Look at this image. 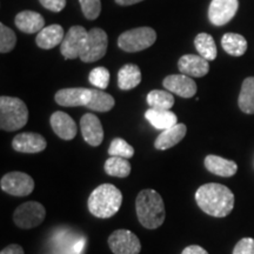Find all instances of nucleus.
<instances>
[{
	"label": "nucleus",
	"mask_w": 254,
	"mask_h": 254,
	"mask_svg": "<svg viewBox=\"0 0 254 254\" xmlns=\"http://www.w3.org/2000/svg\"><path fill=\"white\" fill-rule=\"evenodd\" d=\"M164 86L171 93L182 98H192L196 93V84L185 74H172L164 79Z\"/></svg>",
	"instance_id": "nucleus-13"
},
{
	"label": "nucleus",
	"mask_w": 254,
	"mask_h": 254,
	"mask_svg": "<svg viewBox=\"0 0 254 254\" xmlns=\"http://www.w3.org/2000/svg\"><path fill=\"white\" fill-rule=\"evenodd\" d=\"M92 97L90 88H63L56 93L57 104L64 107L87 106Z\"/></svg>",
	"instance_id": "nucleus-12"
},
{
	"label": "nucleus",
	"mask_w": 254,
	"mask_h": 254,
	"mask_svg": "<svg viewBox=\"0 0 254 254\" xmlns=\"http://www.w3.org/2000/svg\"><path fill=\"white\" fill-rule=\"evenodd\" d=\"M109 246L114 254H139L140 240L128 230H117L109 238Z\"/></svg>",
	"instance_id": "nucleus-9"
},
{
	"label": "nucleus",
	"mask_w": 254,
	"mask_h": 254,
	"mask_svg": "<svg viewBox=\"0 0 254 254\" xmlns=\"http://www.w3.org/2000/svg\"><path fill=\"white\" fill-rule=\"evenodd\" d=\"M44 7L52 12H60L65 8L66 0H39Z\"/></svg>",
	"instance_id": "nucleus-35"
},
{
	"label": "nucleus",
	"mask_w": 254,
	"mask_h": 254,
	"mask_svg": "<svg viewBox=\"0 0 254 254\" xmlns=\"http://www.w3.org/2000/svg\"><path fill=\"white\" fill-rule=\"evenodd\" d=\"M221 46L230 56L240 57L247 51V41L241 34L226 33L221 39Z\"/></svg>",
	"instance_id": "nucleus-24"
},
{
	"label": "nucleus",
	"mask_w": 254,
	"mask_h": 254,
	"mask_svg": "<svg viewBox=\"0 0 254 254\" xmlns=\"http://www.w3.org/2000/svg\"><path fill=\"white\" fill-rule=\"evenodd\" d=\"M186 132V125H184V124H177L173 127L165 129V131H163L158 135V138L154 141V147L160 151L168 150V148L179 144L185 138Z\"/></svg>",
	"instance_id": "nucleus-18"
},
{
	"label": "nucleus",
	"mask_w": 254,
	"mask_h": 254,
	"mask_svg": "<svg viewBox=\"0 0 254 254\" xmlns=\"http://www.w3.org/2000/svg\"><path fill=\"white\" fill-rule=\"evenodd\" d=\"M195 201L206 214L215 218H225L233 211L234 194L225 185L209 183L196 190Z\"/></svg>",
	"instance_id": "nucleus-1"
},
{
	"label": "nucleus",
	"mask_w": 254,
	"mask_h": 254,
	"mask_svg": "<svg viewBox=\"0 0 254 254\" xmlns=\"http://www.w3.org/2000/svg\"><path fill=\"white\" fill-rule=\"evenodd\" d=\"M145 118L148 120L154 128L165 129L173 127L178 124V118L173 112L170 110H157V109H150L146 111Z\"/></svg>",
	"instance_id": "nucleus-22"
},
{
	"label": "nucleus",
	"mask_w": 254,
	"mask_h": 254,
	"mask_svg": "<svg viewBox=\"0 0 254 254\" xmlns=\"http://www.w3.org/2000/svg\"><path fill=\"white\" fill-rule=\"evenodd\" d=\"M174 103H176L174 97L170 91L153 90L147 94V104L150 105L151 109L171 110Z\"/></svg>",
	"instance_id": "nucleus-29"
},
{
	"label": "nucleus",
	"mask_w": 254,
	"mask_h": 254,
	"mask_svg": "<svg viewBox=\"0 0 254 254\" xmlns=\"http://www.w3.org/2000/svg\"><path fill=\"white\" fill-rule=\"evenodd\" d=\"M178 68L182 74L189 75L190 78H201L208 73L209 64L208 60L201 56L185 55L178 62Z\"/></svg>",
	"instance_id": "nucleus-16"
},
{
	"label": "nucleus",
	"mask_w": 254,
	"mask_h": 254,
	"mask_svg": "<svg viewBox=\"0 0 254 254\" xmlns=\"http://www.w3.org/2000/svg\"><path fill=\"white\" fill-rule=\"evenodd\" d=\"M46 140L38 133H20L15 135L12 141V147L20 153H39L46 148Z\"/></svg>",
	"instance_id": "nucleus-15"
},
{
	"label": "nucleus",
	"mask_w": 254,
	"mask_h": 254,
	"mask_svg": "<svg viewBox=\"0 0 254 254\" xmlns=\"http://www.w3.org/2000/svg\"><path fill=\"white\" fill-rule=\"evenodd\" d=\"M46 217L45 207L37 201H27L21 204L13 213V221L18 227L30 230L39 226Z\"/></svg>",
	"instance_id": "nucleus-6"
},
{
	"label": "nucleus",
	"mask_w": 254,
	"mask_h": 254,
	"mask_svg": "<svg viewBox=\"0 0 254 254\" xmlns=\"http://www.w3.org/2000/svg\"><path fill=\"white\" fill-rule=\"evenodd\" d=\"M88 80L93 86L98 87V90H105L109 86L110 72L105 67H95L90 72Z\"/></svg>",
	"instance_id": "nucleus-32"
},
{
	"label": "nucleus",
	"mask_w": 254,
	"mask_h": 254,
	"mask_svg": "<svg viewBox=\"0 0 254 254\" xmlns=\"http://www.w3.org/2000/svg\"><path fill=\"white\" fill-rule=\"evenodd\" d=\"M28 110L25 103L19 98H0V127L2 131H18L27 124Z\"/></svg>",
	"instance_id": "nucleus-4"
},
{
	"label": "nucleus",
	"mask_w": 254,
	"mask_h": 254,
	"mask_svg": "<svg viewBox=\"0 0 254 254\" xmlns=\"http://www.w3.org/2000/svg\"><path fill=\"white\" fill-rule=\"evenodd\" d=\"M109 154L111 157H120L129 159L134 155V148L132 147L128 142L122 138H116L111 142L109 148Z\"/></svg>",
	"instance_id": "nucleus-30"
},
{
	"label": "nucleus",
	"mask_w": 254,
	"mask_h": 254,
	"mask_svg": "<svg viewBox=\"0 0 254 254\" xmlns=\"http://www.w3.org/2000/svg\"><path fill=\"white\" fill-rule=\"evenodd\" d=\"M141 81L140 68L133 64L124 65L118 72V86L120 90L128 91L138 86Z\"/></svg>",
	"instance_id": "nucleus-23"
},
{
	"label": "nucleus",
	"mask_w": 254,
	"mask_h": 254,
	"mask_svg": "<svg viewBox=\"0 0 254 254\" xmlns=\"http://www.w3.org/2000/svg\"><path fill=\"white\" fill-rule=\"evenodd\" d=\"M51 126L57 135L63 140H72L77 135L78 127L67 113L57 111L51 117Z\"/></svg>",
	"instance_id": "nucleus-17"
},
{
	"label": "nucleus",
	"mask_w": 254,
	"mask_h": 254,
	"mask_svg": "<svg viewBox=\"0 0 254 254\" xmlns=\"http://www.w3.org/2000/svg\"><path fill=\"white\" fill-rule=\"evenodd\" d=\"M65 34H64V28L60 25H50V26L44 27L36 38L37 45L43 50L55 49L56 46L62 45Z\"/></svg>",
	"instance_id": "nucleus-20"
},
{
	"label": "nucleus",
	"mask_w": 254,
	"mask_h": 254,
	"mask_svg": "<svg viewBox=\"0 0 254 254\" xmlns=\"http://www.w3.org/2000/svg\"><path fill=\"white\" fill-rule=\"evenodd\" d=\"M81 134L91 146H99L104 140V129L100 120L92 113H86L80 120Z\"/></svg>",
	"instance_id": "nucleus-14"
},
{
	"label": "nucleus",
	"mask_w": 254,
	"mask_h": 254,
	"mask_svg": "<svg viewBox=\"0 0 254 254\" xmlns=\"http://www.w3.org/2000/svg\"><path fill=\"white\" fill-rule=\"evenodd\" d=\"M1 190L14 196H26L33 192L34 182L26 173L9 172L1 178Z\"/></svg>",
	"instance_id": "nucleus-8"
},
{
	"label": "nucleus",
	"mask_w": 254,
	"mask_h": 254,
	"mask_svg": "<svg viewBox=\"0 0 254 254\" xmlns=\"http://www.w3.org/2000/svg\"><path fill=\"white\" fill-rule=\"evenodd\" d=\"M0 254H24V250L21 249V246L17 245V244H12V245L5 247Z\"/></svg>",
	"instance_id": "nucleus-36"
},
{
	"label": "nucleus",
	"mask_w": 254,
	"mask_h": 254,
	"mask_svg": "<svg viewBox=\"0 0 254 254\" xmlns=\"http://www.w3.org/2000/svg\"><path fill=\"white\" fill-rule=\"evenodd\" d=\"M144 1V0H116V2L118 5L122 6H129V5H134L138 4V2Z\"/></svg>",
	"instance_id": "nucleus-38"
},
{
	"label": "nucleus",
	"mask_w": 254,
	"mask_h": 254,
	"mask_svg": "<svg viewBox=\"0 0 254 254\" xmlns=\"http://www.w3.org/2000/svg\"><path fill=\"white\" fill-rule=\"evenodd\" d=\"M15 26L24 33L33 34L40 32L45 26V19L43 15L34 11H23L17 14L14 19Z\"/></svg>",
	"instance_id": "nucleus-19"
},
{
	"label": "nucleus",
	"mask_w": 254,
	"mask_h": 254,
	"mask_svg": "<svg viewBox=\"0 0 254 254\" xmlns=\"http://www.w3.org/2000/svg\"><path fill=\"white\" fill-rule=\"evenodd\" d=\"M114 104L116 101L112 95L100 90H92L91 100L86 107L97 112H109L114 107Z\"/></svg>",
	"instance_id": "nucleus-28"
},
{
	"label": "nucleus",
	"mask_w": 254,
	"mask_h": 254,
	"mask_svg": "<svg viewBox=\"0 0 254 254\" xmlns=\"http://www.w3.org/2000/svg\"><path fill=\"white\" fill-rule=\"evenodd\" d=\"M233 254H254V239L253 238H244L234 247Z\"/></svg>",
	"instance_id": "nucleus-34"
},
{
	"label": "nucleus",
	"mask_w": 254,
	"mask_h": 254,
	"mask_svg": "<svg viewBox=\"0 0 254 254\" xmlns=\"http://www.w3.org/2000/svg\"><path fill=\"white\" fill-rule=\"evenodd\" d=\"M194 46L198 51L199 56L205 58L208 62H212L217 58L218 51L215 46L214 39L207 33H199L194 39Z\"/></svg>",
	"instance_id": "nucleus-26"
},
{
	"label": "nucleus",
	"mask_w": 254,
	"mask_h": 254,
	"mask_svg": "<svg viewBox=\"0 0 254 254\" xmlns=\"http://www.w3.org/2000/svg\"><path fill=\"white\" fill-rule=\"evenodd\" d=\"M205 167L215 176L225 178L234 176L238 171V165L233 160H228V159L213 154L205 158Z\"/></svg>",
	"instance_id": "nucleus-21"
},
{
	"label": "nucleus",
	"mask_w": 254,
	"mask_h": 254,
	"mask_svg": "<svg viewBox=\"0 0 254 254\" xmlns=\"http://www.w3.org/2000/svg\"><path fill=\"white\" fill-rule=\"evenodd\" d=\"M17 44V36L11 28L0 24V52L8 53L14 49Z\"/></svg>",
	"instance_id": "nucleus-31"
},
{
	"label": "nucleus",
	"mask_w": 254,
	"mask_h": 254,
	"mask_svg": "<svg viewBox=\"0 0 254 254\" xmlns=\"http://www.w3.org/2000/svg\"><path fill=\"white\" fill-rule=\"evenodd\" d=\"M238 105L244 113L254 114V77L246 78L244 80Z\"/></svg>",
	"instance_id": "nucleus-25"
},
{
	"label": "nucleus",
	"mask_w": 254,
	"mask_h": 254,
	"mask_svg": "<svg viewBox=\"0 0 254 254\" xmlns=\"http://www.w3.org/2000/svg\"><path fill=\"white\" fill-rule=\"evenodd\" d=\"M239 8L238 0H212L208 8V19L214 26L230 23Z\"/></svg>",
	"instance_id": "nucleus-11"
},
{
	"label": "nucleus",
	"mask_w": 254,
	"mask_h": 254,
	"mask_svg": "<svg viewBox=\"0 0 254 254\" xmlns=\"http://www.w3.org/2000/svg\"><path fill=\"white\" fill-rule=\"evenodd\" d=\"M157 40V33L151 27H138L124 32L118 38V46L125 52H139L151 47Z\"/></svg>",
	"instance_id": "nucleus-5"
},
{
	"label": "nucleus",
	"mask_w": 254,
	"mask_h": 254,
	"mask_svg": "<svg viewBox=\"0 0 254 254\" xmlns=\"http://www.w3.org/2000/svg\"><path fill=\"white\" fill-rule=\"evenodd\" d=\"M122 202V192L112 184H103L91 193L87 206L94 217L107 219L118 213Z\"/></svg>",
	"instance_id": "nucleus-3"
},
{
	"label": "nucleus",
	"mask_w": 254,
	"mask_h": 254,
	"mask_svg": "<svg viewBox=\"0 0 254 254\" xmlns=\"http://www.w3.org/2000/svg\"><path fill=\"white\" fill-rule=\"evenodd\" d=\"M82 13L88 20H94L100 15L101 1L100 0H79Z\"/></svg>",
	"instance_id": "nucleus-33"
},
{
	"label": "nucleus",
	"mask_w": 254,
	"mask_h": 254,
	"mask_svg": "<svg viewBox=\"0 0 254 254\" xmlns=\"http://www.w3.org/2000/svg\"><path fill=\"white\" fill-rule=\"evenodd\" d=\"M182 254H208L207 251L198 245H190L183 251Z\"/></svg>",
	"instance_id": "nucleus-37"
},
{
	"label": "nucleus",
	"mask_w": 254,
	"mask_h": 254,
	"mask_svg": "<svg viewBox=\"0 0 254 254\" xmlns=\"http://www.w3.org/2000/svg\"><path fill=\"white\" fill-rule=\"evenodd\" d=\"M105 172L111 177L126 178L131 173V164L125 158L110 157L105 163Z\"/></svg>",
	"instance_id": "nucleus-27"
},
{
	"label": "nucleus",
	"mask_w": 254,
	"mask_h": 254,
	"mask_svg": "<svg viewBox=\"0 0 254 254\" xmlns=\"http://www.w3.org/2000/svg\"><path fill=\"white\" fill-rule=\"evenodd\" d=\"M135 209L140 224L147 230H155L164 224L166 211L161 195L154 190H142L136 196Z\"/></svg>",
	"instance_id": "nucleus-2"
},
{
	"label": "nucleus",
	"mask_w": 254,
	"mask_h": 254,
	"mask_svg": "<svg viewBox=\"0 0 254 254\" xmlns=\"http://www.w3.org/2000/svg\"><path fill=\"white\" fill-rule=\"evenodd\" d=\"M109 39L106 32L101 28H92L88 32L87 39L82 47L80 59L84 63H94L97 60L104 58L106 55Z\"/></svg>",
	"instance_id": "nucleus-7"
},
{
	"label": "nucleus",
	"mask_w": 254,
	"mask_h": 254,
	"mask_svg": "<svg viewBox=\"0 0 254 254\" xmlns=\"http://www.w3.org/2000/svg\"><path fill=\"white\" fill-rule=\"evenodd\" d=\"M88 32L82 26H72L64 38L60 53L65 59H75L80 57L81 50L87 39Z\"/></svg>",
	"instance_id": "nucleus-10"
}]
</instances>
